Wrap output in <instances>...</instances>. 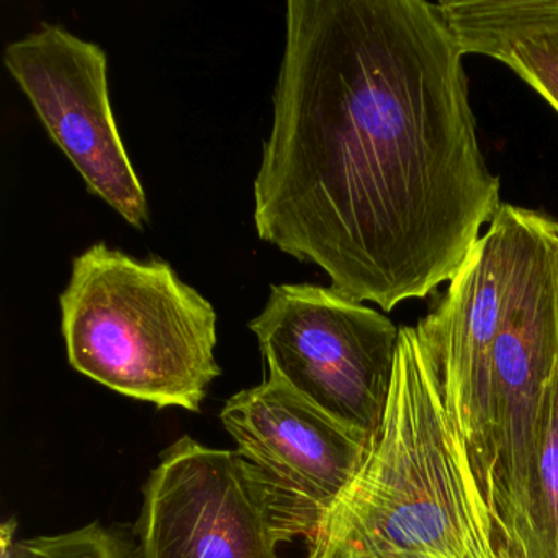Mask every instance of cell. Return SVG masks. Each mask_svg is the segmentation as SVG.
Masks as SVG:
<instances>
[{
	"instance_id": "cell-7",
	"label": "cell",
	"mask_w": 558,
	"mask_h": 558,
	"mask_svg": "<svg viewBox=\"0 0 558 558\" xmlns=\"http://www.w3.org/2000/svg\"><path fill=\"white\" fill-rule=\"evenodd\" d=\"M4 64L87 191L143 230L148 202L110 107L102 48L45 24L12 41Z\"/></svg>"
},
{
	"instance_id": "cell-11",
	"label": "cell",
	"mask_w": 558,
	"mask_h": 558,
	"mask_svg": "<svg viewBox=\"0 0 558 558\" xmlns=\"http://www.w3.org/2000/svg\"><path fill=\"white\" fill-rule=\"evenodd\" d=\"M4 558H140V551L125 532L93 522L66 534L17 542L4 531Z\"/></svg>"
},
{
	"instance_id": "cell-6",
	"label": "cell",
	"mask_w": 558,
	"mask_h": 558,
	"mask_svg": "<svg viewBox=\"0 0 558 558\" xmlns=\"http://www.w3.org/2000/svg\"><path fill=\"white\" fill-rule=\"evenodd\" d=\"M220 420L266 495L280 544L313 534L357 475L372 440L272 375L233 395Z\"/></svg>"
},
{
	"instance_id": "cell-4",
	"label": "cell",
	"mask_w": 558,
	"mask_h": 558,
	"mask_svg": "<svg viewBox=\"0 0 558 558\" xmlns=\"http://www.w3.org/2000/svg\"><path fill=\"white\" fill-rule=\"evenodd\" d=\"M60 305L74 371L133 400L201 411L221 375L217 313L168 263L94 244L73 260Z\"/></svg>"
},
{
	"instance_id": "cell-8",
	"label": "cell",
	"mask_w": 558,
	"mask_h": 558,
	"mask_svg": "<svg viewBox=\"0 0 558 558\" xmlns=\"http://www.w3.org/2000/svg\"><path fill=\"white\" fill-rule=\"evenodd\" d=\"M140 558H279L269 502L231 450L184 436L143 486Z\"/></svg>"
},
{
	"instance_id": "cell-5",
	"label": "cell",
	"mask_w": 558,
	"mask_h": 558,
	"mask_svg": "<svg viewBox=\"0 0 558 558\" xmlns=\"http://www.w3.org/2000/svg\"><path fill=\"white\" fill-rule=\"evenodd\" d=\"M269 375L339 423L374 437L393 384L400 328L329 287L270 289L250 323Z\"/></svg>"
},
{
	"instance_id": "cell-3",
	"label": "cell",
	"mask_w": 558,
	"mask_h": 558,
	"mask_svg": "<svg viewBox=\"0 0 558 558\" xmlns=\"http://www.w3.org/2000/svg\"><path fill=\"white\" fill-rule=\"evenodd\" d=\"M306 544V558H505L414 326L367 457Z\"/></svg>"
},
{
	"instance_id": "cell-10",
	"label": "cell",
	"mask_w": 558,
	"mask_h": 558,
	"mask_svg": "<svg viewBox=\"0 0 558 558\" xmlns=\"http://www.w3.org/2000/svg\"><path fill=\"white\" fill-rule=\"evenodd\" d=\"M537 452V488L532 514L534 558H558V375L542 407Z\"/></svg>"
},
{
	"instance_id": "cell-2",
	"label": "cell",
	"mask_w": 558,
	"mask_h": 558,
	"mask_svg": "<svg viewBox=\"0 0 558 558\" xmlns=\"http://www.w3.org/2000/svg\"><path fill=\"white\" fill-rule=\"evenodd\" d=\"M417 336L460 427L489 417L493 519L505 558H534L542 407L558 375V221L501 204Z\"/></svg>"
},
{
	"instance_id": "cell-1",
	"label": "cell",
	"mask_w": 558,
	"mask_h": 558,
	"mask_svg": "<svg viewBox=\"0 0 558 558\" xmlns=\"http://www.w3.org/2000/svg\"><path fill=\"white\" fill-rule=\"evenodd\" d=\"M260 240L384 312L449 282L501 207L462 47L426 0H289Z\"/></svg>"
},
{
	"instance_id": "cell-9",
	"label": "cell",
	"mask_w": 558,
	"mask_h": 558,
	"mask_svg": "<svg viewBox=\"0 0 558 558\" xmlns=\"http://www.w3.org/2000/svg\"><path fill=\"white\" fill-rule=\"evenodd\" d=\"M465 54L514 71L558 113V0L437 2Z\"/></svg>"
}]
</instances>
